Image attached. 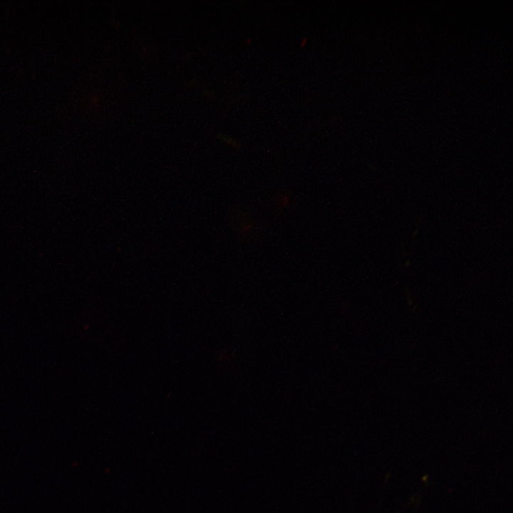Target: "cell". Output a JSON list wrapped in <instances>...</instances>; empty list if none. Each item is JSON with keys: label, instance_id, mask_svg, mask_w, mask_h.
Listing matches in <instances>:
<instances>
[]
</instances>
